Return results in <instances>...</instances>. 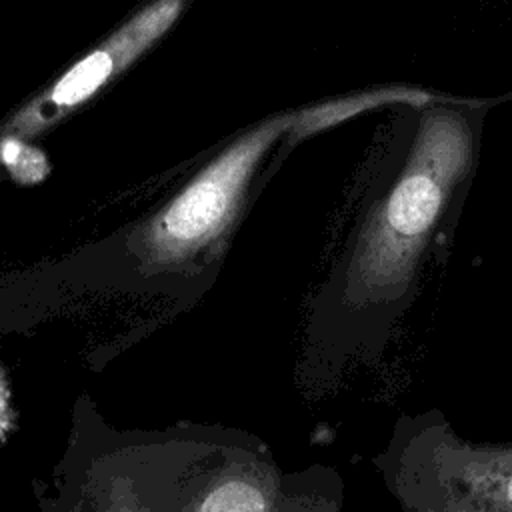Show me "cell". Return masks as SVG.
<instances>
[{"instance_id": "obj_5", "label": "cell", "mask_w": 512, "mask_h": 512, "mask_svg": "<svg viewBox=\"0 0 512 512\" xmlns=\"http://www.w3.org/2000/svg\"><path fill=\"white\" fill-rule=\"evenodd\" d=\"M202 512H266V500L248 482H228L216 488L202 504Z\"/></svg>"}, {"instance_id": "obj_7", "label": "cell", "mask_w": 512, "mask_h": 512, "mask_svg": "<svg viewBox=\"0 0 512 512\" xmlns=\"http://www.w3.org/2000/svg\"><path fill=\"white\" fill-rule=\"evenodd\" d=\"M508 494H510V500H512V478H510V482H508Z\"/></svg>"}, {"instance_id": "obj_6", "label": "cell", "mask_w": 512, "mask_h": 512, "mask_svg": "<svg viewBox=\"0 0 512 512\" xmlns=\"http://www.w3.org/2000/svg\"><path fill=\"white\" fill-rule=\"evenodd\" d=\"M16 154H18V144H14V142H6V144H4V148H2V156H4V160H6V162H12V160L16 158Z\"/></svg>"}, {"instance_id": "obj_3", "label": "cell", "mask_w": 512, "mask_h": 512, "mask_svg": "<svg viewBox=\"0 0 512 512\" xmlns=\"http://www.w3.org/2000/svg\"><path fill=\"white\" fill-rule=\"evenodd\" d=\"M434 96L422 90L414 88H380L372 92H362L346 98H334L326 102H318L308 108L294 110V126L286 138L288 146H294L302 138L314 136L320 130H326L334 124H340L348 120L350 116L376 108V106H388V104H400V106H420L432 102Z\"/></svg>"}, {"instance_id": "obj_4", "label": "cell", "mask_w": 512, "mask_h": 512, "mask_svg": "<svg viewBox=\"0 0 512 512\" xmlns=\"http://www.w3.org/2000/svg\"><path fill=\"white\" fill-rule=\"evenodd\" d=\"M112 72V58L106 52H92L78 62L54 88L52 100L60 106H72L86 100Z\"/></svg>"}, {"instance_id": "obj_2", "label": "cell", "mask_w": 512, "mask_h": 512, "mask_svg": "<svg viewBox=\"0 0 512 512\" xmlns=\"http://www.w3.org/2000/svg\"><path fill=\"white\" fill-rule=\"evenodd\" d=\"M294 126V112L270 116L236 138L170 204L162 218L166 246L172 252H196L232 226L250 182L260 166Z\"/></svg>"}, {"instance_id": "obj_1", "label": "cell", "mask_w": 512, "mask_h": 512, "mask_svg": "<svg viewBox=\"0 0 512 512\" xmlns=\"http://www.w3.org/2000/svg\"><path fill=\"white\" fill-rule=\"evenodd\" d=\"M486 110L402 106L392 142L308 314V370L374 356L410 304L424 256L472 180Z\"/></svg>"}]
</instances>
